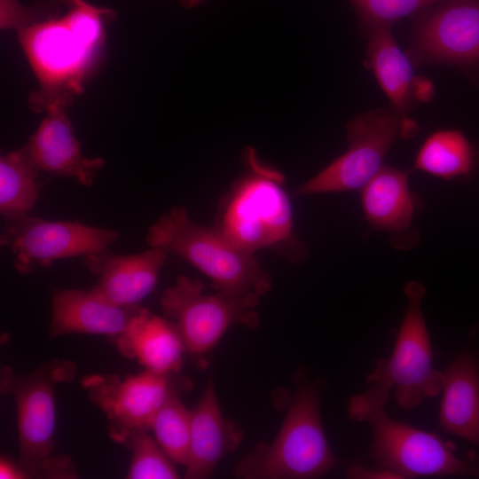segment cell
Listing matches in <instances>:
<instances>
[{
  "mask_svg": "<svg viewBox=\"0 0 479 479\" xmlns=\"http://www.w3.org/2000/svg\"><path fill=\"white\" fill-rule=\"evenodd\" d=\"M115 15L85 0H42L32 6L1 0V27L17 32L38 84L28 98L32 111L68 108L82 93Z\"/></svg>",
  "mask_w": 479,
  "mask_h": 479,
  "instance_id": "cell-1",
  "label": "cell"
},
{
  "mask_svg": "<svg viewBox=\"0 0 479 479\" xmlns=\"http://www.w3.org/2000/svg\"><path fill=\"white\" fill-rule=\"evenodd\" d=\"M145 241L190 263L212 280L216 291L260 299L271 279L254 254L230 240L218 227L192 221L184 207H175L153 224Z\"/></svg>",
  "mask_w": 479,
  "mask_h": 479,
  "instance_id": "cell-2",
  "label": "cell"
},
{
  "mask_svg": "<svg viewBox=\"0 0 479 479\" xmlns=\"http://www.w3.org/2000/svg\"><path fill=\"white\" fill-rule=\"evenodd\" d=\"M319 400L316 385L302 386L275 439L240 460L235 475L251 479H309L328 473L335 458L323 428Z\"/></svg>",
  "mask_w": 479,
  "mask_h": 479,
  "instance_id": "cell-3",
  "label": "cell"
},
{
  "mask_svg": "<svg viewBox=\"0 0 479 479\" xmlns=\"http://www.w3.org/2000/svg\"><path fill=\"white\" fill-rule=\"evenodd\" d=\"M385 402L359 394L350 397L348 413L354 421H367L373 439L370 457L378 466L400 478L435 475L479 476V466L457 456L456 446L435 433L395 420L385 412Z\"/></svg>",
  "mask_w": 479,
  "mask_h": 479,
  "instance_id": "cell-4",
  "label": "cell"
},
{
  "mask_svg": "<svg viewBox=\"0 0 479 479\" xmlns=\"http://www.w3.org/2000/svg\"><path fill=\"white\" fill-rule=\"evenodd\" d=\"M408 304L391 355L380 358L366 377L364 397L387 402L389 392L399 407L412 410L427 397L439 395L444 386V371L433 365V349L421 302L425 287L411 281L404 287Z\"/></svg>",
  "mask_w": 479,
  "mask_h": 479,
  "instance_id": "cell-5",
  "label": "cell"
},
{
  "mask_svg": "<svg viewBox=\"0 0 479 479\" xmlns=\"http://www.w3.org/2000/svg\"><path fill=\"white\" fill-rule=\"evenodd\" d=\"M259 302L257 298L224 291L206 294L201 280L185 275L178 276L160 297L164 316L174 323L185 350L193 356L212 349L232 326L256 327L259 316L255 308Z\"/></svg>",
  "mask_w": 479,
  "mask_h": 479,
  "instance_id": "cell-6",
  "label": "cell"
},
{
  "mask_svg": "<svg viewBox=\"0 0 479 479\" xmlns=\"http://www.w3.org/2000/svg\"><path fill=\"white\" fill-rule=\"evenodd\" d=\"M413 132L411 121L394 110L374 109L353 117L347 124V151L301 185L294 194L361 190L383 168L395 142Z\"/></svg>",
  "mask_w": 479,
  "mask_h": 479,
  "instance_id": "cell-7",
  "label": "cell"
},
{
  "mask_svg": "<svg viewBox=\"0 0 479 479\" xmlns=\"http://www.w3.org/2000/svg\"><path fill=\"white\" fill-rule=\"evenodd\" d=\"M75 373L71 362L53 360L27 374L2 370V390L11 392L17 408L19 464L26 477L39 475L54 449L57 383L69 381Z\"/></svg>",
  "mask_w": 479,
  "mask_h": 479,
  "instance_id": "cell-8",
  "label": "cell"
},
{
  "mask_svg": "<svg viewBox=\"0 0 479 479\" xmlns=\"http://www.w3.org/2000/svg\"><path fill=\"white\" fill-rule=\"evenodd\" d=\"M119 237V232L112 229L23 214L5 217L0 242L12 252L16 270L27 275L59 259L86 258L106 252Z\"/></svg>",
  "mask_w": 479,
  "mask_h": 479,
  "instance_id": "cell-9",
  "label": "cell"
},
{
  "mask_svg": "<svg viewBox=\"0 0 479 479\" xmlns=\"http://www.w3.org/2000/svg\"><path fill=\"white\" fill-rule=\"evenodd\" d=\"M293 217L289 199L275 172L260 169L246 177L225 206L221 231L240 247L255 253L287 240Z\"/></svg>",
  "mask_w": 479,
  "mask_h": 479,
  "instance_id": "cell-10",
  "label": "cell"
},
{
  "mask_svg": "<svg viewBox=\"0 0 479 479\" xmlns=\"http://www.w3.org/2000/svg\"><path fill=\"white\" fill-rule=\"evenodd\" d=\"M168 376L146 369L124 380L95 374L85 377L82 386L110 420L112 436L125 442L133 433L150 429L155 413L173 390Z\"/></svg>",
  "mask_w": 479,
  "mask_h": 479,
  "instance_id": "cell-11",
  "label": "cell"
},
{
  "mask_svg": "<svg viewBox=\"0 0 479 479\" xmlns=\"http://www.w3.org/2000/svg\"><path fill=\"white\" fill-rule=\"evenodd\" d=\"M412 51L421 63L479 61V0H446L421 12Z\"/></svg>",
  "mask_w": 479,
  "mask_h": 479,
  "instance_id": "cell-12",
  "label": "cell"
},
{
  "mask_svg": "<svg viewBox=\"0 0 479 479\" xmlns=\"http://www.w3.org/2000/svg\"><path fill=\"white\" fill-rule=\"evenodd\" d=\"M67 111L62 106L49 108L37 130L18 152L39 174L71 177L89 186L104 168L105 161L82 154Z\"/></svg>",
  "mask_w": 479,
  "mask_h": 479,
  "instance_id": "cell-13",
  "label": "cell"
},
{
  "mask_svg": "<svg viewBox=\"0 0 479 479\" xmlns=\"http://www.w3.org/2000/svg\"><path fill=\"white\" fill-rule=\"evenodd\" d=\"M141 308L114 304L93 288L56 289L51 296V338L70 334H101L117 338Z\"/></svg>",
  "mask_w": 479,
  "mask_h": 479,
  "instance_id": "cell-14",
  "label": "cell"
},
{
  "mask_svg": "<svg viewBox=\"0 0 479 479\" xmlns=\"http://www.w3.org/2000/svg\"><path fill=\"white\" fill-rule=\"evenodd\" d=\"M168 252L151 247L135 255L106 251L86 257L89 270L98 276L95 291L116 305L137 306L154 288Z\"/></svg>",
  "mask_w": 479,
  "mask_h": 479,
  "instance_id": "cell-15",
  "label": "cell"
},
{
  "mask_svg": "<svg viewBox=\"0 0 479 479\" xmlns=\"http://www.w3.org/2000/svg\"><path fill=\"white\" fill-rule=\"evenodd\" d=\"M120 352L137 358L146 370L169 375L182 366L185 344L174 323L141 308L116 338Z\"/></svg>",
  "mask_w": 479,
  "mask_h": 479,
  "instance_id": "cell-16",
  "label": "cell"
},
{
  "mask_svg": "<svg viewBox=\"0 0 479 479\" xmlns=\"http://www.w3.org/2000/svg\"><path fill=\"white\" fill-rule=\"evenodd\" d=\"M239 439V432L223 418L210 378L200 401L191 410L190 448L185 477H208L223 456L236 446Z\"/></svg>",
  "mask_w": 479,
  "mask_h": 479,
  "instance_id": "cell-17",
  "label": "cell"
},
{
  "mask_svg": "<svg viewBox=\"0 0 479 479\" xmlns=\"http://www.w3.org/2000/svg\"><path fill=\"white\" fill-rule=\"evenodd\" d=\"M444 376L440 427L479 447V363L474 356L459 355Z\"/></svg>",
  "mask_w": 479,
  "mask_h": 479,
  "instance_id": "cell-18",
  "label": "cell"
},
{
  "mask_svg": "<svg viewBox=\"0 0 479 479\" xmlns=\"http://www.w3.org/2000/svg\"><path fill=\"white\" fill-rule=\"evenodd\" d=\"M369 41L367 56L376 79L391 102L394 111L404 115L409 111L413 99L429 97L424 81L418 82L410 59L404 54L389 27L367 28Z\"/></svg>",
  "mask_w": 479,
  "mask_h": 479,
  "instance_id": "cell-19",
  "label": "cell"
},
{
  "mask_svg": "<svg viewBox=\"0 0 479 479\" xmlns=\"http://www.w3.org/2000/svg\"><path fill=\"white\" fill-rule=\"evenodd\" d=\"M360 192L369 225L391 233L396 243L398 242L409 231L416 207L415 197L409 189L407 172L383 166Z\"/></svg>",
  "mask_w": 479,
  "mask_h": 479,
  "instance_id": "cell-20",
  "label": "cell"
},
{
  "mask_svg": "<svg viewBox=\"0 0 479 479\" xmlns=\"http://www.w3.org/2000/svg\"><path fill=\"white\" fill-rule=\"evenodd\" d=\"M475 164L474 147L462 132L438 130L430 135L420 147L414 169L451 180L467 177Z\"/></svg>",
  "mask_w": 479,
  "mask_h": 479,
  "instance_id": "cell-21",
  "label": "cell"
},
{
  "mask_svg": "<svg viewBox=\"0 0 479 479\" xmlns=\"http://www.w3.org/2000/svg\"><path fill=\"white\" fill-rule=\"evenodd\" d=\"M40 174L18 150L0 158V212L5 217L27 214L38 197Z\"/></svg>",
  "mask_w": 479,
  "mask_h": 479,
  "instance_id": "cell-22",
  "label": "cell"
},
{
  "mask_svg": "<svg viewBox=\"0 0 479 479\" xmlns=\"http://www.w3.org/2000/svg\"><path fill=\"white\" fill-rule=\"evenodd\" d=\"M150 430L169 457L177 464L186 465L191 436V411L173 389L155 413Z\"/></svg>",
  "mask_w": 479,
  "mask_h": 479,
  "instance_id": "cell-23",
  "label": "cell"
},
{
  "mask_svg": "<svg viewBox=\"0 0 479 479\" xmlns=\"http://www.w3.org/2000/svg\"><path fill=\"white\" fill-rule=\"evenodd\" d=\"M148 430L133 433L129 442L131 459L127 478L129 479H177L179 475L173 461L165 453Z\"/></svg>",
  "mask_w": 479,
  "mask_h": 479,
  "instance_id": "cell-24",
  "label": "cell"
},
{
  "mask_svg": "<svg viewBox=\"0 0 479 479\" xmlns=\"http://www.w3.org/2000/svg\"><path fill=\"white\" fill-rule=\"evenodd\" d=\"M446 0H350L367 28L390 27L403 18Z\"/></svg>",
  "mask_w": 479,
  "mask_h": 479,
  "instance_id": "cell-25",
  "label": "cell"
},
{
  "mask_svg": "<svg viewBox=\"0 0 479 479\" xmlns=\"http://www.w3.org/2000/svg\"><path fill=\"white\" fill-rule=\"evenodd\" d=\"M347 476L355 479H395L400 478L397 474L386 467H366L361 464H353L347 469Z\"/></svg>",
  "mask_w": 479,
  "mask_h": 479,
  "instance_id": "cell-26",
  "label": "cell"
},
{
  "mask_svg": "<svg viewBox=\"0 0 479 479\" xmlns=\"http://www.w3.org/2000/svg\"><path fill=\"white\" fill-rule=\"evenodd\" d=\"M26 475L21 471L19 466L15 467L10 461L2 459L0 463V478L1 479H13V478H24Z\"/></svg>",
  "mask_w": 479,
  "mask_h": 479,
  "instance_id": "cell-27",
  "label": "cell"
},
{
  "mask_svg": "<svg viewBox=\"0 0 479 479\" xmlns=\"http://www.w3.org/2000/svg\"><path fill=\"white\" fill-rule=\"evenodd\" d=\"M201 0H179L181 4H183L185 7H192L196 5L198 3H200Z\"/></svg>",
  "mask_w": 479,
  "mask_h": 479,
  "instance_id": "cell-28",
  "label": "cell"
}]
</instances>
